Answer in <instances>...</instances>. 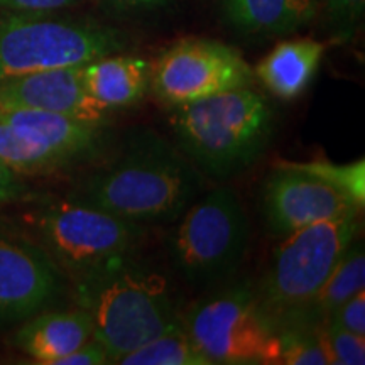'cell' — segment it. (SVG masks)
I'll return each instance as SVG.
<instances>
[{
  "label": "cell",
  "mask_w": 365,
  "mask_h": 365,
  "mask_svg": "<svg viewBox=\"0 0 365 365\" xmlns=\"http://www.w3.org/2000/svg\"><path fill=\"white\" fill-rule=\"evenodd\" d=\"M203 175L156 132L127 137L117 156L81 180L71 198L139 225L173 223L198 198Z\"/></svg>",
  "instance_id": "obj_1"
},
{
  "label": "cell",
  "mask_w": 365,
  "mask_h": 365,
  "mask_svg": "<svg viewBox=\"0 0 365 365\" xmlns=\"http://www.w3.org/2000/svg\"><path fill=\"white\" fill-rule=\"evenodd\" d=\"M76 304L93 319L110 364L181 319L166 274L137 252L100 267L71 284Z\"/></svg>",
  "instance_id": "obj_2"
},
{
  "label": "cell",
  "mask_w": 365,
  "mask_h": 365,
  "mask_svg": "<svg viewBox=\"0 0 365 365\" xmlns=\"http://www.w3.org/2000/svg\"><path fill=\"white\" fill-rule=\"evenodd\" d=\"M176 148L202 175L228 180L264 156L276 115L261 91L242 86L171 108Z\"/></svg>",
  "instance_id": "obj_3"
},
{
  "label": "cell",
  "mask_w": 365,
  "mask_h": 365,
  "mask_svg": "<svg viewBox=\"0 0 365 365\" xmlns=\"http://www.w3.org/2000/svg\"><path fill=\"white\" fill-rule=\"evenodd\" d=\"M127 46L129 36L107 22L7 11L0 16V80L80 66Z\"/></svg>",
  "instance_id": "obj_4"
},
{
  "label": "cell",
  "mask_w": 365,
  "mask_h": 365,
  "mask_svg": "<svg viewBox=\"0 0 365 365\" xmlns=\"http://www.w3.org/2000/svg\"><path fill=\"white\" fill-rule=\"evenodd\" d=\"M360 212L352 210L299 228L282 237L274 249L267 271L255 289L276 331L308 307L357 239Z\"/></svg>",
  "instance_id": "obj_5"
},
{
  "label": "cell",
  "mask_w": 365,
  "mask_h": 365,
  "mask_svg": "<svg viewBox=\"0 0 365 365\" xmlns=\"http://www.w3.org/2000/svg\"><path fill=\"white\" fill-rule=\"evenodd\" d=\"M38 244L73 282L100 267L137 252L144 225L124 220L80 200L68 198L41 205L26 217Z\"/></svg>",
  "instance_id": "obj_6"
},
{
  "label": "cell",
  "mask_w": 365,
  "mask_h": 365,
  "mask_svg": "<svg viewBox=\"0 0 365 365\" xmlns=\"http://www.w3.org/2000/svg\"><path fill=\"white\" fill-rule=\"evenodd\" d=\"M173 223L168 255L190 284L225 281L247 254L250 223L239 195L228 186L200 195Z\"/></svg>",
  "instance_id": "obj_7"
},
{
  "label": "cell",
  "mask_w": 365,
  "mask_h": 365,
  "mask_svg": "<svg viewBox=\"0 0 365 365\" xmlns=\"http://www.w3.org/2000/svg\"><path fill=\"white\" fill-rule=\"evenodd\" d=\"M181 323L210 365L279 364L276 327L252 282H232L203 296Z\"/></svg>",
  "instance_id": "obj_8"
},
{
  "label": "cell",
  "mask_w": 365,
  "mask_h": 365,
  "mask_svg": "<svg viewBox=\"0 0 365 365\" xmlns=\"http://www.w3.org/2000/svg\"><path fill=\"white\" fill-rule=\"evenodd\" d=\"M254 70L235 48L215 39L176 41L153 63L150 91L170 108L252 86Z\"/></svg>",
  "instance_id": "obj_9"
},
{
  "label": "cell",
  "mask_w": 365,
  "mask_h": 365,
  "mask_svg": "<svg viewBox=\"0 0 365 365\" xmlns=\"http://www.w3.org/2000/svg\"><path fill=\"white\" fill-rule=\"evenodd\" d=\"M70 287L65 272L38 244L0 232V328L53 308Z\"/></svg>",
  "instance_id": "obj_10"
},
{
  "label": "cell",
  "mask_w": 365,
  "mask_h": 365,
  "mask_svg": "<svg viewBox=\"0 0 365 365\" xmlns=\"http://www.w3.org/2000/svg\"><path fill=\"white\" fill-rule=\"evenodd\" d=\"M362 210L349 196L294 163H277L261 186V213L274 235Z\"/></svg>",
  "instance_id": "obj_11"
},
{
  "label": "cell",
  "mask_w": 365,
  "mask_h": 365,
  "mask_svg": "<svg viewBox=\"0 0 365 365\" xmlns=\"http://www.w3.org/2000/svg\"><path fill=\"white\" fill-rule=\"evenodd\" d=\"M80 66L56 68L0 80V107L56 112L105 125L110 112L100 107L86 93Z\"/></svg>",
  "instance_id": "obj_12"
},
{
  "label": "cell",
  "mask_w": 365,
  "mask_h": 365,
  "mask_svg": "<svg viewBox=\"0 0 365 365\" xmlns=\"http://www.w3.org/2000/svg\"><path fill=\"white\" fill-rule=\"evenodd\" d=\"M0 122L27 139L61 154L75 166L97 161L108 145L103 124L24 107H0Z\"/></svg>",
  "instance_id": "obj_13"
},
{
  "label": "cell",
  "mask_w": 365,
  "mask_h": 365,
  "mask_svg": "<svg viewBox=\"0 0 365 365\" xmlns=\"http://www.w3.org/2000/svg\"><path fill=\"white\" fill-rule=\"evenodd\" d=\"M93 319L85 308H48L17 325L12 344L34 364L56 365L59 359L93 339Z\"/></svg>",
  "instance_id": "obj_14"
},
{
  "label": "cell",
  "mask_w": 365,
  "mask_h": 365,
  "mask_svg": "<svg viewBox=\"0 0 365 365\" xmlns=\"http://www.w3.org/2000/svg\"><path fill=\"white\" fill-rule=\"evenodd\" d=\"M223 24L244 38L276 39L298 33L319 12V0H218Z\"/></svg>",
  "instance_id": "obj_15"
},
{
  "label": "cell",
  "mask_w": 365,
  "mask_h": 365,
  "mask_svg": "<svg viewBox=\"0 0 365 365\" xmlns=\"http://www.w3.org/2000/svg\"><path fill=\"white\" fill-rule=\"evenodd\" d=\"M86 93L107 112L132 107L150 88L153 63L135 54L112 53L80 66Z\"/></svg>",
  "instance_id": "obj_16"
},
{
  "label": "cell",
  "mask_w": 365,
  "mask_h": 365,
  "mask_svg": "<svg viewBox=\"0 0 365 365\" xmlns=\"http://www.w3.org/2000/svg\"><path fill=\"white\" fill-rule=\"evenodd\" d=\"M325 49V44L312 38L281 41L255 66L254 76L274 97L291 102L303 95L317 76Z\"/></svg>",
  "instance_id": "obj_17"
},
{
  "label": "cell",
  "mask_w": 365,
  "mask_h": 365,
  "mask_svg": "<svg viewBox=\"0 0 365 365\" xmlns=\"http://www.w3.org/2000/svg\"><path fill=\"white\" fill-rule=\"evenodd\" d=\"M365 287V250L364 244L355 239L349 245L341 261L333 269L330 277L322 286L307 308L294 317L284 328H322L331 314L346 299L352 298ZM279 330V331H281ZM277 331V333H279Z\"/></svg>",
  "instance_id": "obj_18"
},
{
  "label": "cell",
  "mask_w": 365,
  "mask_h": 365,
  "mask_svg": "<svg viewBox=\"0 0 365 365\" xmlns=\"http://www.w3.org/2000/svg\"><path fill=\"white\" fill-rule=\"evenodd\" d=\"M0 161L21 176L53 175L75 164L0 122Z\"/></svg>",
  "instance_id": "obj_19"
},
{
  "label": "cell",
  "mask_w": 365,
  "mask_h": 365,
  "mask_svg": "<svg viewBox=\"0 0 365 365\" xmlns=\"http://www.w3.org/2000/svg\"><path fill=\"white\" fill-rule=\"evenodd\" d=\"M120 365H210L186 333L181 319L153 340L125 354Z\"/></svg>",
  "instance_id": "obj_20"
},
{
  "label": "cell",
  "mask_w": 365,
  "mask_h": 365,
  "mask_svg": "<svg viewBox=\"0 0 365 365\" xmlns=\"http://www.w3.org/2000/svg\"><path fill=\"white\" fill-rule=\"evenodd\" d=\"M301 170L312 173L318 176L333 188L349 196L355 205L364 208L365 203V161H359L339 164L331 161H323V159H314L308 163H294Z\"/></svg>",
  "instance_id": "obj_21"
},
{
  "label": "cell",
  "mask_w": 365,
  "mask_h": 365,
  "mask_svg": "<svg viewBox=\"0 0 365 365\" xmlns=\"http://www.w3.org/2000/svg\"><path fill=\"white\" fill-rule=\"evenodd\" d=\"M279 339V364L286 365H327L330 364L323 345L322 328H284Z\"/></svg>",
  "instance_id": "obj_22"
},
{
  "label": "cell",
  "mask_w": 365,
  "mask_h": 365,
  "mask_svg": "<svg viewBox=\"0 0 365 365\" xmlns=\"http://www.w3.org/2000/svg\"><path fill=\"white\" fill-rule=\"evenodd\" d=\"M319 12L339 43H350L364 21L365 0H319Z\"/></svg>",
  "instance_id": "obj_23"
},
{
  "label": "cell",
  "mask_w": 365,
  "mask_h": 365,
  "mask_svg": "<svg viewBox=\"0 0 365 365\" xmlns=\"http://www.w3.org/2000/svg\"><path fill=\"white\" fill-rule=\"evenodd\" d=\"M322 339L330 364L336 365H364L365 364V336L344 330V328L325 323L322 327Z\"/></svg>",
  "instance_id": "obj_24"
},
{
  "label": "cell",
  "mask_w": 365,
  "mask_h": 365,
  "mask_svg": "<svg viewBox=\"0 0 365 365\" xmlns=\"http://www.w3.org/2000/svg\"><path fill=\"white\" fill-rule=\"evenodd\" d=\"M180 0H100L102 11L112 19H143L175 7Z\"/></svg>",
  "instance_id": "obj_25"
},
{
  "label": "cell",
  "mask_w": 365,
  "mask_h": 365,
  "mask_svg": "<svg viewBox=\"0 0 365 365\" xmlns=\"http://www.w3.org/2000/svg\"><path fill=\"white\" fill-rule=\"evenodd\" d=\"M327 323L344 328V330L354 331L357 335L365 336V293L359 291L352 298L345 301L341 307L331 314Z\"/></svg>",
  "instance_id": "obj_26"
},
{
  "label": "cell",
  "mask_w": 365,
  "mask_h": 365,
  "mask_svg": "<svg viewBox=\"0 0 365 365\" xmlns=\"http://www.w3.org/2000/svg\"><path fill=\"white\" fill-rule=\"evenodd\" d=\"M110 364L107 350L97 339H90L86 344L73 350L66 357L59 359L56 365H107Z\"/></svg>",
  "instance_id": "obj_27"
},
{
  "label": "cell",
  "mask_w": 365,
  "mask_h": 365,
  "mask_svg": "<svg viewBox=\"0 0 365 365\" xmlns=\"http://www.w3.org/2000/svg\"><path fill=\"white\" fill-rule=\"evenodd\" d=\"M29 195V186L22 181V176L0 161V205L17 202Z\"/></svg>",
  "instance_id": "obj_28"
},
{
  "label": "cell",
  "mask_w": 365,
  "mask_h": 365,
  "mask_svg": "<svg viewBox=\"0 0 365 365\" xmlns=\"http://www.w3.org/2000/svg\"><path fill=\"white\" fill-rule=\"evenodd\" d=\"M76 0H0V9L11 12H53Z\"/></svg>",
  "instance_id": "obj_29"
}]
</instances>
